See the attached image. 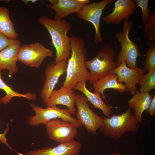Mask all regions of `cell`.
Returning <instances> with one entry per match:
<instances>
[{
    "mask_svg": "<svg viewBox=\"0 0 155 155\" xmlns=\"http://www.w3.org/2000/svg\"><path fill=\"white\" fill-rule=\"evenodd\" d=\"M13 120L11 119L8 123L6 124V127L4 132L2 133H0V142L5 145L10 150L15 151L18 153V152L16 151L9 145L6 137V135L9 131V124Z\"/></svg>",
    "mask_w": 155,
    "mask_h": 155,
    "instance_id": "4316f807",
    "label": "cell"
},
{
    "mask_svg": "<svg viewBox=\"0 0 155 155\" xmlns=\"http://www.w3.org/2000/svg\"><path fill=\"white\" fill-rule=\"evenodd\" d=\"M118 78L116 74L112 72L106 75L92 84L94 92L99 93L102 98L106 101L104 94L106 89H112L122 93L127 92L124 85L117 81Z\"/></svg>",
    "mask_w": 155,
    "mask_h": 155,
    "instance_id": "d6986e66",
    "label": "cell"
},
{
    "mask_svg": "<svg viewBox=\"0 0 155 155\" xmlns=\"http://www.w3.org/2000/svg\"><path fill=\"white\" fill-rule=\"evenodd\" d=\"M149 46L146 49V59L144 63L145 70L155 69V41H148Z\"/></svg>",
    "mask_w": 155,
    "mask_h": 155,
    "instance_id": "cb8c5ba5",
    "label": "cell"
},
{
    "mask_svg": "<svg viewBox=\"0 0 155 155\" xmlns=\"http://www.w3.org/2000/svg\"><path fill=\"white\" fill-rule=\"evenodd\" d=\"M128 101L129 108L135 112V117L140 123L142 122L143 112L149 108L153 96L148 93H142L138 91Z\"/></svg>",
    "mask_w": 155,
    "mask_h": 155,
    "instance_id": "ffe728a7",
    "label": "cell"
},
{
    "mask_svg": "<svg viewBox=\"0 0 155 155\" xmlns=\"http://www.w3.org/2000/svg\"><path fill=\"white\" fill-rule=\"evenodd\" d=\"M130 108L118 115L103 119L100 127L105 136L115 140H119L126 133L135 132L139 127L140 123L132 115Z\"/></svg>",
    "mask_w": 155,
    "mask_h": 155,
    "instance_id": "3957f363",
    "label": "cell"
},
{
    "mask_svg": "<svg viewBox=\"0 0 155 155\" xmlns=\"http://www.w3.org/2000/svg\"><path fill=\"white\" fill-rule=\"evenodd\" d=\"M137 84L140 87L139 91L142 93H148L155 88V69L150 70L142 76Z\"/></svg>",
    "mask_w": 155,
    "mask_h": 155,
    "instance_id": "603a6c76",
    "label": "cell"
},
{
    "mask_svg": "<svg viewBox=\"0 0 155 155\" xmlns=\"http://www.w3.org/2000/svg\"><path fill=\"white\" fill-rule=\"evenodd\" d=\"M0 89L3 90L6 94L0 99V102L5 105L9 102L15 97H22L28 100H35L37 98L36 93L29 92L25 94L18 93L14 90L8 86L3 80L1 78V71L0 70Z\"/></svg>",
    "mask_w": 155,
    "mask_h": 155,
    "instance_id": "7402d4cb",
    "label": "cell"
},
{
    "mask_svg": "<svg viewBox=\"0 0 155 155\" xmlns=\"http://www.w3.org/2000/svg\"><path fill=\"white\" fill-rule=\"evenodd\" d=\"M109 155H121L119 154H117L116 153H111L109 154Z\"/></svg>",
    "mask_w": 155,
    "mask_h": 155,
    "instance_id": "4dcf8cb0",
    "label": "cell"
},
{
    "mask_svg": "<svg viewBox=\"0 0 155 155\" xmlns=\"http://www.w3.org/2000/svg\"><path fill=\"white\" fill-rule=\"evenodd\" d=\"M20 44L18 40L11 39L9 45L0 51V70H8L10 78L18 72L17 63Z\"/></svg>",
    "mask_w": 155,
    "mask_h": 155,
    "instance_id": "5bb4252c",
    "label": "cell"
},
{
    "mask_svg": "<svg viewBox=\"0 0 155 155\" xmlns=\"http://www.w3.org/2000/svg\"><path fill=\"white\" fill-rule=\"evenodd\" d=\"M67 62L62 61L56 63L55 61L48 64L45 69V79L40 92V96L46 103L55 90L60 77L66 72Z\"/></svg>",
    "mask_w": 155,
    "mask_h": 155,
    "instance_id": "8fae6325",
    "label": "cell"
},
{
    "mask_svg": "<svg viewBox=\"0 0 155 155\" xmlns=\"http://www.w3.org/2000/svg\"><path fill=\"white\" fill-rule=\"evenodd\" d=\"M144 35L148 41H155V11L144 25Z\"/></svg>",
    "mask_w": 155,
    "mask_h": 155,
    "instance_id": "d4e9b609",
    "label": "cell"
},
{
    "mask_svg": "<svg viewBox=\"0 0 155 155\" xmlns=\"http://www.w3.org/2000/svg\"><path fill=\"white\" fill-rule=\"evenodd\" d=\"M11 39L0 32V51L9 44Z\"/></svg>",
    "mask_w": 155,
    "mask_h": 155,
    "instance_id": "83f0119b",
    "label": "cell"
},
{
    "mask_svg": "<svg viewBox=\"0 0 155 155\" xmlns=\"http://www.w3.org/2000/svg\"><path fill=\"white\" fill-rule=\"evenodd\" d=\"M114 1L103 0L98 2H93L83 6L77 13L79 18L88 21L93 25L95 30L94 42L96 44L104 42L100 29L101 17L105 7Z\"/></svg>",
    "mask_w": 155,
    "mask_h": 155,
    "instance_id": "ba28073f",
    "label": "cell"
},
{
    "mask_svg": "<svg viewBox=\"0 0 155 155\" xmlns=\"http://www.w3.org/2000/svg\"><path fill=\"white\" fill-rule=\"evenodd\" d=\"M0 32L10 39L17 40L18 34L6 7L0 5Z\"/></svg>",
    "mask_w": 155,
    "mask_h": 155,
    "instance_id": "44dd1931",
    "label": "cell"
},
{
    "mask_svg": "<svg viewBox=\"0 0 155 155\" xmlns=\"http://www.w3.org/2000/svg\"><path fill=\"white\" fill-rule=\"evenodd\" d=\"M45 125L49 138L59 143L74 140L78 133L75 125L61 119L52 120Z\"/></svg>",
    "mask_w": 155,
    "mask_h": 155,
    "instance_id": "30bf717a",
    "label": "cell"
},
{
    "mask_svg": "<svg viewBox=\"0 0 155 155\" xmlns=\"http://www.w3.org/2000/svg\"><path fill=\"white\" fill-rule=\"evenodd\" d=\"M137 5L141 9L142 22L144 25L148 21L152 13L148 5V0H135Z\"/></svg>",
    "mask_w": 155,
    "mask_h": 155,
    "instance_id": "484cf974",
    "label": "cell"
},
{
    "mask_svg": "<svg viewBox=\"0 0 155 155\" xmlns=\"http://www.w3.org/2000/svg\"><path fill=\"white\" fill-rule=\"evenodd\" d=\"M147 113L150 115L154 116H155V95L153 96L150 105L148 108L146 110Z\"/></svg>",
    "mask_w": 155,
    "mask_h": 155,
    "instance_id": "f1b7e54d",
    "label": "cell"
},
{
    "mask_svg": "<svg viewBox=\"0 0 155 155\" xmlns=\"http://www.w3.org/2000/svg\"><path fill=\"white\" fill-rule=\"evenodd\" d=\"M75 93L72 90L63 86L54 90L45 104L47 107L62 105L66 106L71 114H74L77 110L75 107Z\"/></svg>",
    "mask_w": 155,
    "mask_h": 155,
    "instance_id": "9a60e30c",
    "label": "cell"
},
{
    "mask_svg": "<svg viewBox=\"0 0 155 155\" xmlns=\"http://www.w3.org/2000/svg\"><path fill=\"white\" fill-rule=\"evenodd\" d=\"M88 102L83 94H76L75 104L77 109V119L88 133L95 134L102 125L103 119L91 110Z\"/></svg>",
    "mask_w": 155,
    "mask_h": 155,
    "instance_id": "52a82bcc",
    "label": "cell"
},
{
    "mask_svg": "<svg viewBox=\"0 0 155 155\" xmlns=\"http://www.w3.org/2000/svg\"><path fill=\"white\" fill-rule=\"evenodd\" d=\"M115 55L111 46L106 44L99 51L96 57L85 61L86 67L90 70L89 81L91 84L111 72L117 67L116 62L114 61Z\"/></svg>",
    "mask_w": 155,
    "mask_h": 155,
    "instance_id": "277c9868",
    "label": "cell"
},
{
    "mask_svg": "<svg viewBox=\"0 0 155 155\" xmlns=\"http://www.w3.org/2000/svg\"><path fill=\"white\" fill-rule=\"evenodd\" d=\"M146 70L137 67L131 69L128 67L125 62L121 64L113 69L111 72L116 74L118 77L117 81L121 83L124 82V84L127 91L131 95L137 91L136 85L140 79L145 74Z\"/></svg>",
    "mask_w": 155,
    "mask_h": 155,
    "instance_id": "7c38bea8",
    "label": "cell"
},
{
    "mask_svg": "<svg viewBox=\"0 0 155 155\" xmlns=\"http://www.w3.org/2000/svg\"><path fill=\"white\" fill-rule=\"evenodd\" d=\"M24 4L28 6L29 2H31L34 3L38 1L37 0H23L22 1Z\"/></svg>",
    "mask_w": 155,
    "mask_h": 155,
    "instance_id": "f546056e",
    "label": "cell"
},
{
    "mask_svg": "<svg viewBox=\"0 0 155 155\" xmlns=\"http://www.w3.org/2000/svg\"><path fill=\"white\" fill-rule=\"evenodd\" d=\"M86 82L84 81H80L75 84L73 89L81 92L94 108L101 110L105 117H110L111 111V107L104 102L99 93L95 92H92L89 90L86 86Z\"/></svg>",
    "mask_w": 155,
    "mask_h": 155,
    "instance_id": "ac0fdd59",
    "label": "cell"
},
{
    "mask_svg": "<svg viewBox=\"0 0 155 155\" xmlns=\"http://www.w3.org/2000/svg\"><path fill=\"white\" fill-rule=\"evenodd\" d=\"M30 106L35 112V115L30 117L28 119V123L31 126L45 125L49 121L56 119H61L69 122L78 128L82 126L77 119L71 115L67 108L61 109L54 106L43 108L34 103L30 104Z\"/></svg>",
    "mask_w": 155,
    "mask_h": 155,
    "instance_id": "8992f818",
    "label": "cell"
},
{
    "mask_svg": "<svg viewBox=\"0 0 155 155\" xmlns=\"http://www.w3.org/2000/svg\"><path fill=\"white\" fill-rule=\"evenodd\" d=\"M38 22L46 28L50 35L56 51L55 62H67L71 54L70 38L67 35L72 29L71 24L65 19L56 20L44 15L39 18Z\"/></svg>",
    "mask_w": 155,
    "mask_h": 155,
    "instance_id": "7a4b0ae2",
    "label": "cell"
},
{
    "mask_svg": "<svg viewBox=\"0 0 155 155\" xmlns=\"http://www.w3.org/2000/svg\"><path fill=\"white\" fill-rule=\"evenodd\" d=\"M70 38L71 54L67 61L66 74L63 86L73 89L78 82L89 81V72L85 64L88 53L83 39L74 36Z\"/></svg>",
    "mask_w": 155,
    "mask_h": 155,
    "instance_id": "6da1fadb",
    "label": "cell"
},
{
    "mask_svg": "<svg viewBox=\"0 0 155 155\" xmlns=\"http://www.w3.org/2000/svg\"><path fill=\"white\" fill-rule=\"evenodd\" d=\"M82 144L74 140L70 142L60 143L53 147H45L29 151L25 154L19 153V155H79Z\"/></svg>",
    "mask_w": 155,
    "mask_h": 155,
    "instance_id": "2e32d148",
    "label": "cell"
},
{
    "mask_svg": "<svg viewBox=\"0 0 155 155\" xmlns=\"http://www.w3.org/2000/svg\"><path fill=\"white\" fill-rule=\"evenodd\" d=\"M53 51L37 42L21 46L18 60L28 66L38 67L46 58L53 57Z\"/></svg>",
    "mask_w": 155,
    "mask_h": 155,
    "instance_id": "9c48e42d",
    "label": "cell"
},
{
    "mask_svg": "<svg viewBox=\"0 0 155 155\" xmlns=\"http://www.w3.org/2000/svg\"><path fill=\"white\" fill-rule=\"evenodd\" d=\"M137 6L135 0H117L112 12L103 17L102 20L107 24H119L133 14Z\"/></svg>",
    "mask_w": 155,
    "mask_h": 155,
    "instance_id": "4fadbf2b",
    "label": "cell"
},
{
    "mask_svg": "<svg viewBox=\"0 0 155 155\" xmlns=\"http://www.w3.org/2000/svg\"><path fill=\"white\" fill-rule=\"evenodd\" d=\"M1 104V103L0 102V106Z\"/></svg>",
    "mask_w": 155,
    "mask_h": 155,
    "instance_id": "1f68e13d",
    "label": "cell"
},
{
    "mask_svg": "<svg viewBox=\"0 0 155 155\" xmlns=\"http://www.w3.org/2000/svg\"><path fill=\"white\" fill-rule=\"evenodd\" d=\"M90 2L89 0H58L55 5H46L55 12L54 20H59L70 14L77 13L84 5Z\"/></svg>",
    "mask_w": 155,
    "mask_h": 155,
    "instance_id": "e0dca14e",
    "label": "cell"
},
{
    "mask_svg": "<svg viewBox=\"0 0 155 155\" xmlns=\"http://www.w3.org/2000/svg\"><path fill=\"white\" fill-rule=\"evenodd\" d=\"M129 18L124 20L122 31L115 34L116 38L121 46V50L117 56L116 63L118 66L125 62L128 67L134 69L137 67L136 65L137 57L143 55L140 53L138 45L129 38V32L133 28L132 27L133 22L132 20L129 21Z\"/></svg>",
    "mask_w": 155,
    "mask_h": 155,
    "instance_id": "5b68a950",
    "label": "cell"
}]
</instances>
